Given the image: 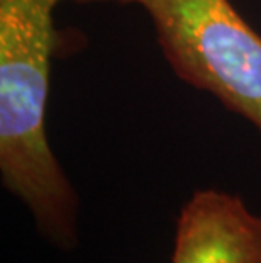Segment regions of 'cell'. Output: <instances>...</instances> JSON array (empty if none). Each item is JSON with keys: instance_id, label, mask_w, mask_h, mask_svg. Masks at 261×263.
Returning a JSON list of instances; mask_svg holds the SVG:
<instances>
[{"instance_id": "1", "label": "cell", "mask_w": 261, "mask_h": 263, "mask_svg": "<svg viewBox=\"0 0 261 263\" xmlns=\"http://www.w3.org/2000/svg\"><path fill=\"white\" fill-rule=\"evenodd\" d=\"M65 0H0V175L44 238L76 245L78 197L46 131L54 9ZM87 2V0H75Z\"/></svg>"}, {"instance_id": "3", "label": "cell", "mask_w": 261, "mask_h": 263, "mask_svg": "<svg viewBox=\"0 0 261 263\" xmlns=\"http://www.w3.org/2000/svg\"><path fill=\"white\" fill-rule=\"evenodd\" d=\"M171 263H261V217L237 195L198 190L182 207Z\"/></svg>"}, {"instance_id": "2", "label": "cell", "mask_w": 261, "mask_h": 263, "mask_svg": "<svg viewBox=\"0 0 261 263\" xmlns=\"http://www.w3.org/2000/svg\"><path fill=\"white\" fill-rule=\"evenodd\" d=\"M139 5L176 77L261 133V36L229 0H87Z\"/></svg>"}]
</instances>
